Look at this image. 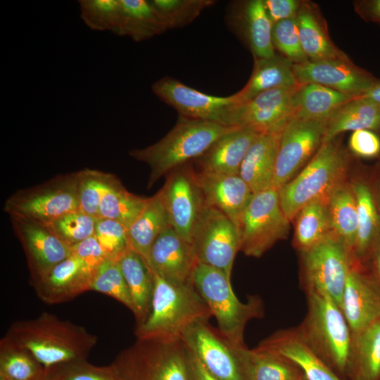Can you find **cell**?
I'll return each mask as SVG.
<instances>
[{"label": "cell", "instance_id": "cell-43", "mask_svg": "<svg viewBox=\"0 0 380 380\" xmlns=\"http://www.w3.org/2000/svg\"><path fill=\"white\" fill-rule=\"evenodd\" d=\"M151 4L163 19L167 30L191 24L214 0H152Z\"/></svg>", "mask_w": 380, "mask_h": 380}, {"label": "cell", "instance_id": "cell-50", "mask_svg": "<svg viewBox=\"0 0 380 380\" xmlns=\"http://www.w3.org/2000/svg\"><path fill=\"white\" fill-rule=\"evenodd\" d=\"M94 267H99L108 258L105 251L92 235L72 247V253Z\"/></svg>", "mask_w": 380, "mask_h": 380}, {"label": "cell", "instance_id": "cell-58", "mask_svg": "<svg viewBox=\"0 0 380 380\" xmlns=\"http://www.w3.org/2000/svg\"><path fill=\"white\" fill-rule=\"evenodd\" d=\"M300 380H308L304 375L302 376Z\"/></svg>", "mask_w": 380, "mask_h": 380}, {"label": "cell", "instance_id": "cell-39", "mask_svg": "<svg viewBox=\"0 0 380 380\" xmlns=\"http://www.w3.org/2000/svg\"><path fill=\"white\" fill-rule=\"evenodd\" d=\"M48 370L26 349L0 341V380H44Z\"/></svg>", "mask_w": 380, "mask_h": 380}, {"label": "cell", "instance_id": "cell-24", "mask_svg": "<svg viewBox=\"0 0 380 380\" xmlns=\"http://www.w3.org/2000/svg\"><path fill=\"white\" fill-rule=\"evenodd\" d=\"M357 205V234L353 266L367 268L372 254L380 243V215L369 183L358 174L348 176Z\"/></svg>", "mask_w": 380, "mask_h": 380}, {"label": "cell", "instance_id": "cell-34", "mask_svg": "<svg viewBox=\"0 0 380 380\" xmlns=\"http://www.w3.org/2000/svg\"><path fill=\"white\" fill-rule=\"evenodd\" d=\"M170 226L167 213L158 191L148 198L143 210L128 228L129 248L146 261L154 241Z\"/></svg>", "mask_w": 380, "mask_h": 380}, {"label": "cell", "instance_id": "cell-56", "mask_svg": "<svg viewBox=\"0 0 380 380\" xmlns=\"http://www.w3.org/2000/svg\"><path fill=\"white\" fill-rule=\"evenodd\" d=\"M380 105V81L360 96Z\"/></svg>", "mask_w": 380, "mask_h": 380}, {"label": "cell", "instance_id": "cell-41", "mask_svg": "<svg viewBox=\"0 0 380 380\" xmlns=\"http://www.w3.org/2000/svg\"><path fill=\"white\" fill-rule=\"evenodd\" d=\"M79 209L98 220L101 199L116 177L110 173L84 168L77 171Z\"/></svg>", "mask_w": 380, "mask_h": 380}, {"label": "cell", "instance_id": "cell-9", "mask_svg": "<svg viewBox=\"0 0 380 380\" xmlns=\"http://www.w3.org/2000/svg\"><path fill=\"white\" fill-rule=\"evenodd\" d=\"M299 254L300 276L305 293L327 296L341 308L353 261L338 236L332 232Z\"/></svg>", "mask_w": 380, "mask_h": 380}, {"label": "cell", "instance_id": "cell-55", "mask_svg": "<svg viewBox=\"0 0 380 380\" xmlns=\"http://www.w3.org/2000/svg\"><path fill=\"white\" fill-rule=\"evenodd\" d=\"M375 172L373 180L369 184L380 215V165Z\"/></svg>", "mask_w": 380, "mask_h": 380}, {"label": "cell", "instance_id": "cell-57", "mask_svg": "<svg viewBox=\"0 0 380 380\" xmlns=\"http://www.w3.org/2000/svg\"><path fill=\"white\" fill-rule=\"evenodd\" d=\"M47 375L44 380H56L51 370L50 369H47Z\"/></svg>", "mask_w": 380, "mask_h": 380}, {"label": "cell", "instance_id": "cell-25", "mask_svg": "<svg viewBox=\"0 0 380 380\" xmlns=\"http://www.w3.org/2000/svg\"><path fill=\"white\" fill-rule=\"evenodd\" d=\"M289 120L260 133L244 157L239 175L253 194L272 188L281 134Z\"/></svg>", "mask_w": 380, "mask_h": 380}, {"label": "cell", "instance_id": "cell-1", "mask_svg": "<svg viewBox=\"0 0 380 380\" xmlns=\"http://www.w3.org/2000/svg\"><path fill=\"white\" fill-rule=\"evenodd\" d=\"M4 336L28 350L46 369L87 360L98 341L84 327L46 312L13 322Z\"/></svg>", "mask_w": 380, "mask_h": 380}, {"label": "cell", "instance_id": "cell-32", "mask_svg": "<svg viewBox=\"0 0 380 380\" xmlns=\"http://www.w3.org/2000/svg\"><path fill=\"white\" fill-rule=\"evenodd\" d=\"M348 380H380V319L353 334Z\"/></svg>", "mask_w": 380, "mask_h": 380}, {"label": "cell", "instance_id": "cell-38", "mask_svg": "<svg viewBox=\"0 0 380 380\" xmlns=\"http://www.w3.org/2000/svg\"><path fill=\"white\" fill-rule=\"evenodd\" d=\"M293 247L300 253L317 244L334 232L328 208V201L317 200L303 206L296 215Z\"/></svg>", "mask_w": 380, "mask_h": 380}, {"label": "cell", "instance_id": "cell-5", "mask_svg": "<svg viewBox=\"0 0 380 380\" xmlns=\"http://www.w3.org/2000/svg\"><path fill=\"white\" fill-rule=\"evenodd\" d=\"M153 274L154 291L151 312L144 322L137 325V338L180 339L182 332L191 324L208 321L212 317L192 281L174 283Z\"/></svg>", "mask_w": 380, "mask_h": 380}, {"label": "cell", "instance_id": "cell-37", "mask_svg": "<svg viewBox=\"0 0 380 380\" xmlns=\"http://www.w3.org/2000/svg\"><path fill=\"white\" fill-rule=\"evenodd\" d=\"M328 208L333 231L346 246L353 261L357 234V212L348 177L331 192L328 199Z\"/></svg>", "mask_w": 380, "mask_h": 380}, {"label": "cell", "instance_id": "cell-33", "mask_svg": "<svg viewBox=\"0 0 380 380\" xmlns=\"http://www.w3.org/2000/svg\"><path fill=\"white\" fill-rule=\"evenodd\" d=\"M358 129L380 133V105L362 97L343 104L327 120L323 143L346 131Z\"/></svg>", "mask_w": 380, "mask_h": 380}, {"label": "cell", "instance_id": "cell-8", "mask_svg": "<svg viewBox=\"0 0 380 380\" xmlns=\"http://www.w3.org/2000/svg\"><path fill=\"white\" fill-rule=\"evenodd\" d=\"M3 210L9 217L43 224L80 210L77 171L58 175L42 184L16 191L6 200Z\"/></svg>", "mask_w": 380, "mask_h": 380}, {"label": "cell", "instance_id": "cell-15", "mask_svg": "<svg viewBox=\"0 0 380 380\" xmlns=\"http://www.w3.org/2000/svg\"><path fill=\"white\" fill-rule=\"evenodd\" d=\"M9 217L26 256L30 284L33 286L70 256L72 248L61 241L45 224L18 217Z\"/></svg>", "mask_w": 380, "mask_h": 380}, {"label": "cell", "instance_id": "cell-17", "mask_svg": "<svg viewBox=\"0 0 380 380\" xmlns=\"http://www.w3.org/2000/svg\"><path fill=\"white\" fill-rule=\"evenodd\" d=\"M293 69L300 85L317 84L354 98L361 96L380 81L351 61L308 60L293 64Z\"/></svg>", "mask_w": 380, "mask_h": 380}, {"label": "cell", "instance_id": "cell-28", "mask_svg": "<svg viewBox=\"0 0 380 380\" xmlns=\"http://www.w3.org/2000/svg\"><path fill=\"white\" fill-rule=\"evenodd\" d=\"M302 49L310 61H350L331 40L325 23L315 5L301 1L296 15Z\"/></svg>", "mask_w": 380, "mask_h": 380}, {"label": "cell", "instance_id": "cell-12", "mask_svg": "<svg viewBox=\"0 0 380 380\" xmlns=\"http://www.w3.org/2000/svg\"><path fill=\"white\" fill-rule=\"evenodd\" d=\"M327 123L291 116L281 134L272 188L279 189L308 163L323 143Z\"/></svg>", "mask_w": 380, "mask_h": 380}, {"label": "cell", "instance_id": "cell-10", "mask_svg": "<svg viewBox=\"0 0 380 380\" xmlns=\"http://www.w3.org/2000/svg\"><path fill=\"white\" fill-rule=\"evenodd\" d=\"M290 223L281 208L277 189L254 194L237 227L240 251L247 256L261 257L277 241L287 238Z\"/></svg>", "mask_w": 380, "mask_h": 380}, {"label": "cell", "instance_id": "cell-42", "mask_svg": "<svg viewBox=\"0 0 380 380\" xmlns=\"http://www.w3.org/2000/svg\"><path fill=\"white\" fill-rule=\"evenodd\" d=\"M91 291L110 296L133 312L129 291L118 260L106 258L101 263L94 275Z\"/></svg>", "mask_w": 380, "mask_h": 380}, {"label": "cell", "instance_id": "cell-44", "mask_svg": "<svg viewBox=\"0 0 380 380\" xmlns=\"http://www.w3.org/2000/svg\"><path fill=\"white\" fill-rule=\"evenodd\" d=\"M96 220L80 210L65 214L45 224L63 243L72 247L94 235Z\"/></svg>", "mask_w": 380, "mask_h": 380}, {"label": "cell", "instance_id": "cell-26", "mask_svg": "<svg viewBox=\"0 0 380 380\" xmlns=\"http://www.w3.org/2000/svg\"><path fill=\"white\" fill-rule=\"evenodd\" d=\"M260 134L243 127H232L196 158L200 171L239 175L244 157Z\"/></svg>", "mask_w": 380, "mask_h": 380}, {"label": "cell", "instance_id": "cell-23", "mask_svg": "<svg viewBox=\"0 0 380 380\" xmlns=\"http://www.w3.org/2000/svg\"><path fill=\"white\" fill-rule=\"evenodd\" d=\"M205 203L225 214L238 227L253 192L239 175L197 172Z\"/></svg>", "mask_w": 380, "mask_h": 380}, {"label": "cell", "instance_id": "cell-21", "mask_svg": "<svg viewBox=\"0 0 380 380\" xmlns=\"http://www.w3.org/2000/svg\"><path fill=\"white\" fill-rule=\"evenodd\" d=\"M97 268L71 254L32 287L39 298L46 304L65 303L91 291Z\"/></svg>", "mask_w": 380, "mask_h": 380}, {"label": "cell", "instance_id": "cell-14", "mask_svg": "<svg viewBox=\"0 0 380 380\" xmlns=\"http://www.w3.org/2000/svg\"><path fill=\"white\" fill-rule=\"evenodd\" d=\"M159 190L170 226L191 242L197 219L205 203L198 185L196 172L189 163L169 172Z\"/></svg>", "mask_w": 380, "mask_h": 380}, {"label": "cell", "instance_id": "cell-3", "mask_svg": "<svg viewBox=\"0 0 380 380\" xmlns=\"http://www.w3.org/2000/svg\"><path fill=\"white\" fill-rule=\"evenodd\" d=\"M307 312L295 329L308 348L343 380H348L353 334L341 308L329 297L306 293Z\"/></svg>", "mask_w": 380, "mask_h": 380}, {"label": "cell", "instance_id": "cell-20", "mask_svg": "<svg viewBox=\"0 0 380 380\" xmlns=\"http://www.w3.org/2000/svg\"><path fill=\"white\" fill-rule=\"evenodd\" d=\"M341 309L352 334L380 319V285L367 268L351 267L342 296Z\"/></svg>", "mask_w": 380, "mask_h": 380}, {"label": "cell", "instance_id": "cell-19", "mask_svg": "<svg viewBox=\"0 0 380 380\" xmlns=\"http://www.w3.org/2000/svg\"><path fill=\"white\" fill-rule=\"evenodd\" d=\"M146 262L163 279L184 284L192 281L198 261L191 243L170 226L154 241Z\"/></svg>", "mask_w": 380, "mask_h": 380}, {"label": "cell", "instance_id": "cell-46", "mask_svg": "<svg viewBox=\"0 0 380 380\" xmlns=\"http://www.w3.org/2000/svg\"><path fill=\"white\" fill-rule=\"evenodd\" d=\"M272 39L274 49L293 64L308 61L301 46L296 17L273 24Z\"/></svg>", "mask_w": 380, "mask_h": 380}, {"label": "cell", "instance_id": "cell-7", "mask_svg": "<svg viewBox=\"0 0 380 380\" xmlns=\"http://www.w3.org/2000/svg\"><path fill=\"white\" fill-rule=\"evenodd\" d=\"M111 365L122 380H189L187 352L180 339L137 338Z\"/></svg>", "mask_w": 380, "mask_h": 380}, {"label": "cell", "instance_id": "cell-6", "mask_svg": "<svg viewBox=\"0 0 380 380\" xmlns=\"http://www.w3.org/2000/svg\"><path fill=\"white\" fill-rule=\"evenodd\" d=\"M192 282L215 317L222 336L234 348L246 346L243 332L247 323L264 315L261 298L252 296L246 303L240 301L225 273L198 262Z\"/></svg>", "mask_w": 380, "mask_h": 380}, {"label": "cell", "instance_id": "cell-22", "mask_svg": "<svg viewBox=\"0 0 380 380\" xmlns=\"http://www.w3.org/2000/svg\"><path fill=\"white\" fill-rule=\"evenodd\" d=\"M227 24L251 49L254 58H265L276 53L272 39V25L263 0L234 2L227 13Z\"/></svg>", "mask_w": 380, "mask_h": 380}, {"label": "cell", "instance_id": "cell-30", "mask_svg": "<svg viewBox=\"0 0 380 380\" xmlns=\"http://www.w3.org/2000/svg\"><path fill=\"white\" fill-rule=\"evenodd\" d=\"M293 63L282 55L255 58L251 75L246 84L232 94L236 104L248 101L266 91L298 86Z\"/></svg>", "mask_w": 380, "mask_h": 380}, {"label": "cell", "instance_id": "cell-49", "mask_svg": "<svg viewBox=\"0 0 380 380\" xmlns=\"http://www.w3.org/2000/svg\"><path fill=\"white\" fill-rule=\"evenodd\" d=\"M350 152L355 156L371 158L380 154V138L368 129L353 131L348 141Z\"/></svg>", "mask_w": 380, "mask_h": 380}, {"label": "cell", "instance_id": "cell-18", "mask_svg": "<svg viewBox=\"0 0 380 380\" xmlns=\"http://www.w3.org/2000/svg\"><path fill=\"white\" fill-rule=\"evenodd\" d=\"M299 86L266 91L248 101L236 104L232 127L262 133L288 120L292 116L293 99Z\"/></svg>", "mask_w": 380, "mask_h": 380}, {"label": "cell", "instance_id": "cell-40", "mask_svg": "<svg viewBox=\"0 0 380 380\" xmlns=\"http://www.w3.org/2000/svg\"><path fill=\"white\" fill-rule=\"evenodd\" d=\"M147 200L148 198L130 193L116 177L101 199L99 218L115 220L128 229L143 210Z\"/></svg>", "mask_w": 380, "mask_h": 380}, {"label": "cell", "instance_id": "cell-27", "mask_svg": "<svg viewBox=\"0 0 380 380\" xmlns=\"http://www.w3.org/2000/svg\"><path fill=\"white\" fill-rule=\"evenodd\" d=\"M293 362L308 380H343L299 338L295 327L273 332L255 347Z\"/></svg>", "mask_w": 380, "mask_h": 380}, {"label": "cell", "instance_id": "cell-47", "mask_svg": "<svg viewBox=\"0 0 380 380\" xmlns=\"http://www.w3.org/2000/svg\"><path fill=\"white\" fill-rule=\"evenodd\" d=\"M56 380H122L114 367L96 366L87 360L50 368Z\"/></svg>", "mask_w": 380, "mask_h": 380}, {"label": "cell", "instance_id": "cell-54", "mask_svg": "<svg viewBox=\"0 0 380 380\" xmlns=\"http://www.w3.org/2000/svg\"><path fill=\"white\" fill-rule=\"evenodd\" d=\"M367 269L380 285V243L372 254L367 265Z\"/></svg>", "mask_w": 380, "mask_h": 380}, {"label": "cell", "instance_id": "cell-2", "mask_svg": "<svg viewBox=\"0 0 380 380\" xmlns=\"http://www.w3.org/2000/svg\"><path fill=\"white\" fill-rule=\"evenodd\" d=\"M351 160L341 135L322 143L301 171L277 189L281 208L289 220L292 222L306 204L328 201L334 189L348 177Z\"/></svg>", "mask_w": 380, "mask_h": 380}, {"label": "cell", "instance_id": "cell-31", "mask_svg": "<svg viewBox=\"0 0 380 380\" xmlns=\"http://www.w3.org/2000/svg\"><path fill=\"white\" fill-rule=\"evenodd\" d=\"M127 282L133 304L137 325L148 318L154 291L153 274L138 253L128 248L117 260Z\"/></svg>", "mask_w": 380, "mask_h": 380}, {"label": "cell", "instance_id": "cell-29", "mask_svg": "<svg viewBox=\"0 0 380 380\" xmlns=\"http://www.w3.org/2000/svg\"><path fill=\"white\" fill-rule=\"evenodd\" d=\"M243 380H300L303 373L288 358L246 346L234 348Z\"/></svg>", "mask_w": 380, "mask_h": 380}, {"label": "cell", "instance_id": "cell-48", "mask_svg": "<svg viewBox=\"0 0 380 380\" xmlns=\"http://www.w3.org/2000/svg\"><path fill=\"white\" fill-rule=\"evenodd\" d=\"M94 235L108 258L117 260L129 248L127 229L115 220L107 218L96 220Z\"/></svg>", "mask_w": 380, "mask_h": 380}, {"label": "cell", "instance_id": "cell-53", "mask_svg": "<svg viewBox=\"0 0 380 380\" xmlns=\"http://www.w3.org/2000/svg\"><path fill=\"white\" fill-rule=\"evenodd\" d=\"M186 352L189 380H220L209 373L195 356Z\"/></svg>", "mask_w": 380, "mask_h": 380}, {"label": "cell", "instance_id": "cell-45", "mask_svg": "<svg viewBox=\"0 0 380 380\" xmlns=\"http://www.w3.org/2000/svg\"><path fill=\"white\" fill-rule=\"evenodd\" d=\"M78 4L81 19L91 30L115 32L120 15V0H80Z\"/></svg>", "mask_w": 380, "mask_h": 380}, {"label": "cell", "instance_id": "cell-36", "mask_svg": "<svg viewBox=\"0 0 380 380\" xmlns=\"http://www.w3.org/2000/svg\"><path fill=\"white\" fill-rule=\"evenodd\" d=\"M353 99L350 95L317 84L300 85L293 99L292 117L327 121L338 108Z\"/></svg>", "mask_w": 380, "mask_h": 380}, {"label": "cell", "instance_id": "cell-4", "mask_svg": "<svg viewBox=\"0 0 380 380\" xmlns=\"http://www.w3.org/2000/svg\"><path fill=\"white\" fill-rule=\"evenodd\" d=\"M234 127L179 116L175 126L159 141L129 155L150 168L147 189L174 169L203 155L222 134Z\"/></svg>", "mask_w": 380, "mask_h": 380}, {"label": "cell", "instance_id": "cell-16", "mask_svg": "<svg viewBox=\"0 0 380 380\" xmlns=\"http://www.w3.org/2000/svg\"><path fill=\"white\" fill-rule=\"evenodd\" d=\"M180 340L213 376L220 380H243L233 347L208 321L191 324Z\"/></svg>", "mask_w": 380, "mask_h": 380}, {"label": "cell", "instance_id": "cell-35", "mask_svg": "<svg viewBox=\"0 0 380 380\" xmlns=\"http://www.w3.org/2000/svg\"><path fill=\"white\" fill-rule=\"evenodd\" d=\"M120 15L116 30L118 36L142 42L167 31V27L150 1L120 0Z\"/></svg>", "mask_w": 380, "mask_h": 380}, {"label": "cell", "instance_id": "cell-11", "mask_svg": "<svg viewBox=\"0 0 380 380\" xmlns=\"http://www.w3.org/2000/svg\"><path fill=\"white\" fill-rule=\"evenodd\" d=\"M191 243L198 262L231 278L240 241L238 229L229 217L205 203L194 225Z\"/></svg>", "mask_w": 380, "mask_h": 380}, {"label": "cell", "instance_id": "cell-51", "mask_svg": "<svg viewBox=\"0 0 380 380\" xmlns=\"http://www.w3.org/2000/svg\"><path fill=\"white\" fill-rule=\"evenodd\" d=\"M263 2L272 24L296 18L301 4L297 0H263Z\"/></svg>", "mask_w": 380, "mask_h": 380}, {"label": "cell", "instance_id": "cell-13", "mask_svg": "<svg viewBox=\"0 0 380 380\" xmlns=\"http://www.w3.org/2000/svg\"><path fill=\"white\" fill-rule=\"evenodd\" d=\"M151 89L160 100L175 109L179 116L232 127L233 108L236 104L232 95H210L169 76L153 82Z\"/></svg>", "mask_w": 380, "mask_h": 380}, {"label": "cell", "instance_id": "cell-52", "mask_svg": "<svg viewBox=\"0 0 380 380\" xmlns=\"http://www.w3.org/2000/svg\"><path fill=\"white\" fill-rule=\"evenodd\" d=\"M355 7L365 20L380 23V0L359 1Z\"/></svg>", "mask_w": 380, "mask_h": 380}]
</instances>
